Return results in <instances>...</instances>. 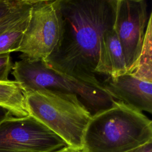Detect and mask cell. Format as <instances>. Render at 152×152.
Listing matches in <instances>:
<instances>
[{"instance_id":"obj_1","label":"cell","mask_w":152,"mask_h":152,"mask_svg":"<svg viewBox=\"0 0 152 152\" xmlns=\"http://www.w3.org/2000/svg\"><path fill=\"white\" fill-rule=\"evenodd\" d=\"M116 3L117 0H55L61 37L43 61L45 64L61 74L102 86L95 72L100 40L106 30L113 28Z\"/></svg>"},{"instance_id":"obj_2","label":"cell","mask_w":152,"mask_h":152,"mask_svg":"<svg viewBox=\"0 0 152 152\" xmlns=\"http://www.w3.org/2000/svg\"><path fill=\"white\" fill-rule=\"evenodd\" d=\"M152 141V121L142 112L116 100L93 115L81 152H126Z\"/></svg>"},{"instance_id":"obj_3","label":"cell","mask_w":152,"mask_h":152,"mask_svg":"<svg viewBox=\"0 0 152 152\" xmlns=\"http://www.w3.org/2000/svg\"><path fill=\"white\" fill-rule=\"evenodd\" d=\"M29 115L78 151L92 115L74 94L41 89L25 94Z\"/></svg>"},{"instance_id":"obj_4","label":"cell","mask_w":152,"mask_h":152,"mask_svg":"<svg viewBox=\"0 0 152 152\" xmlns=\"http://www.w3.org/2000/svg\"><path fill=\"white\" fill-rule=\"evenodd\" d=\"M12 69L15 81L19 83L24 95L41 89L74 94L92 116L112 107L116 101L102 86L61 74L42 60L21 58Z\"/></svg>"},{"instance_id":"obj_5","label":"cell","mask_w":152,"mask_h":152,"mask_svg":"<svg viewBox=\"0 0 152 152\" xmlns=\"http://www.w3.org/2000/svg\"><path fill=\"white\" fill-rule=\"evenodd\" d=\"M61 27L55 1L33 0L30 18L17 50L20 58L46 59L57 46Z\"/></svg>"},{"instance_id":"obj_6","label":"cell","mask_w":152,"mask_h":152,"mask_svg":"<svg viewBox=\"0 0 152 152\" xmlns=\"http://www.w3.org/2000/svg\"><path fill=\"white\" fill-rule=\"evenodd\" d=\"M66 142L31 115L13 116L0 124V152H51Z\"/></svg>"},{"instance_id":"obj_7","label":"cell","mask_w":152,"mask_h":152,"mask_svg":"<svg viewBox=\"0 0 152 152\" xmlns=\"http://www.w3.org/2000/svg\"><path fill=\"white\" fill-rule=\"evenodd\" d=\"M149 17L144 0H117L113 29L121 44L127 72L140 55Z\"/></svg>"},{"instance_id":"obj_8","label":"cell","mask_w":152,"mask_h":152,"mask_svg":"<svg viewBox=\"0 0 152 152\" xmlns=\"http://www.w3.org/2000/svg\"><path fill=\"white\" fill-rule=\"evenodd\" d=\"M101 85L114 99L142 112H152V83L140 80L130 74L108 77Z\"/></svg>"},{"instance_id":"obj_9","label":"cell","mask_w":152,"mask_h":152,"mask_svg":"<svg viewBox=\"0 0 152 152\" xmlns=\"http://www.w3.org/2000/svg\"><path fill=\"white\" fill-rule=\"evenodd\" d=\"M95 72L107 77L127 72L122 48L113 28L106 30L101 37Z\"/></svg>"},{"instance_id":"obj_10","label":"cell","mask_w":152,"mask_h":152,"mask_svg":"<svg viewBox=\"0 0 152 152\" xmlns=\"http://www.w3.org/2000/svg\"><path fill=\"white\" fill-rule=\"evenodd\" d=\"M0 106L8 110L14 117L22 118L29 115L26 96L20 84L15 81L0 82Z\"/></svg>"},{"instance_id":"obj_11","label":"cell","mask_w":152,"mask_h":152,"mask_svg":"<svg viewBox=\"0 0 152 152\" xmlns=\"http://www.w3.org/2000/svg\"><path fill=\"white\" fill-rule=\"evenodd\" d=\"M152 13L149 15L142 46L138 58L133 67L127 72L135 77L152 83Z\"/></svg>"},{"instance_id":"obj_12","label":"cell","mask_w":152,"mask_h":152,"mask_svg":"<svg viewBox=\"0 0 152 152\" xmlns=\"http://www.w3.org/2000/svg\"><path fill=\"white\" fill-rule=\"evenodd\" d=\"M30 15L31 13L0 34V54L17 52L29 23Z\"/></svg>"},{"instance_id":"obj_13","label":"cell","mask_w":152,"mask_h":152,"mask_svg":"<svg viewBox=\"0 0 152 152\" xmlns=\"http://www.w3.org/2000/svg\"><path fill=\"white\" fill-rule=\"evenodd\" d=\"M33 0H25L17 10L0 20V34L31 13Z\"/></svg>"},{"instance_id":"obj_14","label":"cell","mask_w":152,"mask_h":152,"mask_svg":"<svg viewBox=\"0 0 152 152\" xmlns=\"http://www.w3.org/2000/svg\"><path fill=\"white\" fill-rule=\"evenodd\" d=\"M25 2V0H0V20L10 14Z\"/></svg>"},{"instance_id":"obj_15","label":"cell","mask_w":152,"mask_h":152,"mask_svg":"<svg viewBox=\"0 0 152 152\" xmlns=\"http://www.w3.org/2000/svg\"><path fill=\"white\" fill-rule=\"evenodd\" d=\"M10 53L0 54V82L8 81V75L12 68Z\"/></svg>"},{"instance_id":"obj_16","label":"cell","mask_w":152,"mask_h":152,"mask_svg":"<svg viewBox=\"0 0 152 152\" xmlns=\"http://www.w3.org/2000/svg\"><path fill=\"white\" fill-rule=\"evenodd\" d=\"M126 152H152V141Z\"/></svg>"},{"instance_id":"obj_17","label":"cell","mask_w":152,"mask_h":152,"mask_svg":"<svg viewBox=\"0 0 152 152\" xmlns=\"http://www.w3.org/2000/svg\"><path fill=\"white\" fill-rule=\"evenodd\" d=\"M12 116V115L8 110L0 106V124H1L6 119Z\"/></svg>"},{"instance_id":"obj_18","label":"cell","mask_w":152,"mask_h":152,"mask_svg":"<svg viewBox=\"0 0 152 152\" xmlns=\"http://www.w3.org/2000/svg\"><path fill=\"white\" fill-rule=\"evenodd\" d=\"M78 150L69 147V146H65L58 150L51 151V152H77Z\"/></svg>"},{"instance_id":"obj_19","label":"cell","mask_w":152,"mask_h":152,"mask_svg":"<svg viewBox=\"0 0 152 152\" xmlns=\"http://www.w3.org/2000/svg\"><path fill=\"white\" fill-rule=\"evenodd\" d=\"M77 152H81V151H77Z\"/></svg>"}]
</instances>
